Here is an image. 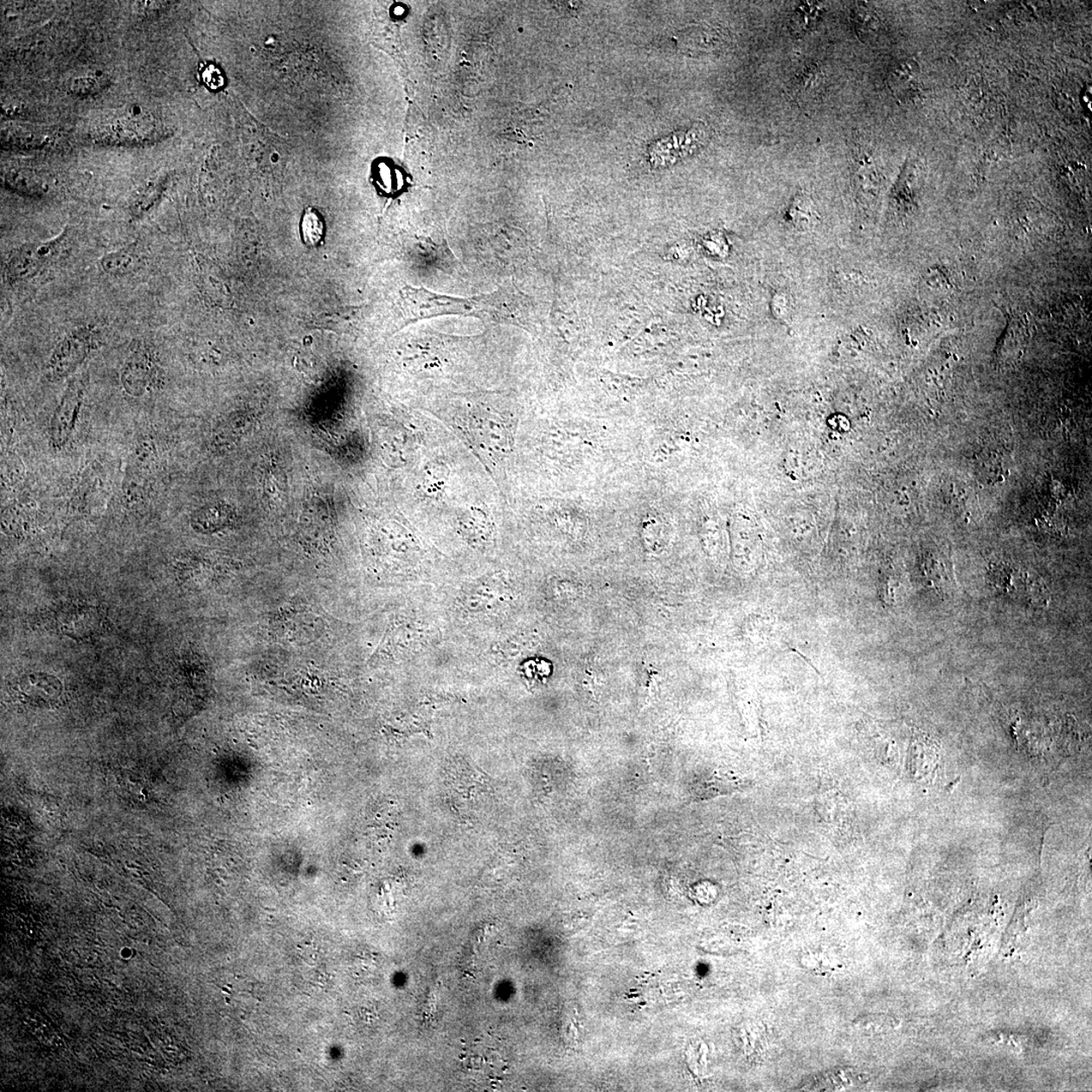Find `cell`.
I'll return each mask as SVG.
<instances>
[{
  "label": "cell",
  "mask_w": 1092,
  "mask_h": 1092,
  "mask_svg": "<svg viewBox=\"0 0 1092 1092\" xmlns=\"http://www.w3.org/2000/svg\"><path fill=\"white\" fill-rule=\"evenodd\" d=\"M477 299V318L484 322L514 325L524 322V296L511 284H504L500 289Z\"/></svg>",
  "instance_id": "cell-8"
},
{
  "label": "cell",
  "mask_w": 1092,
  "mask_h": 1092,
  "mask_svg": "<svg viewBox=\"0 0 1092 1092\" xmlns=\"http://www.w3.org/2000/svg\"><path fill=\"white\" fill-rule=\"evenodd\" d=\"M70 240V229L66 228L59 236L46 242L21 246L11 251L5 264V277L10 284L20 283L35 277L42 270L56 261Z\"/></svg>",
  "instance_id": "cell-2"
},
{
  "label": "cell",
  "mask_w": 1092,
  "mask_h": 1092,
  "mask_svg": "<svg viewBox=\"0 0 1092 1092\" xmlns=\"http://www.w3.org/2000/svg\"><path fill=\"white\" fill-rule=\"evenodd\" d=\"M989 579L995 590L1018 601L1040 603L1045 599V590L1040 580L1011 563L993 565L990 568Z\"/></svg>",
  "instance_id": "cell-7"
},
{
  "label": "cell",
  "mask_w": 1092,
  "mask_h": 1092,
  "mask_svg": "<svg viewBox=\"0 0 1092 1092\" xmlns=\"http://www.w3.org/2000/svg\"><path fill=\"white\" fill-rule=\"evenodd\" d=\"M887 1019L888 1018L867 1017V1018H858L854 1024L856 1027L859 1030H875V1028L876 1030L877 1029L882 1030L887 1027L893 1028V1023H894L893 1019L892 1018L890 1019V1022H887Z\"/></svg>",
  "instance_id": "cell-21"
},
{
  "label": "cell",
  "mask_w": 1092,
  "mask_h": 1092,
  "mask_svg": "<svg viewBox=\"0 0 1092 1092\" xmlns=\"http://www.w3.org/2000/svg\"><path fill=\"white\" fill-rule=\"evenodd\" d=\"M88 377L81 374L74 377L56 408L50 425V442L54 448H62L74 432L87 388Z\"/></svg>",
  "instance_id": "cell-6"
},
{
  "label": "cell",
  "mask_w": 1092,
  "mask_h": 1092,
  "mask_svg": "<svg viewBox=\"0 0 1092 1092\" xmlns=\"http://www.w3.org/2000/svg\"><path fill=\"white\" fill-rule=\"evenodd\" d=\"M823 14V5L819 3H802L791 20V31L794 35H802L818 25Z\"/></svg>",
  "instance_id": "cell-15"
},
{
  "label": "cell",
  "mask_w": 1092,
  "mask_h": 1092,
  "mask_svg": "<svg viewBox=\"0 0 1092 1092\" xmlns=\"http://www.w3.org/2000/svg\"><path fill=\"white\" fill-rule=\"evenodd\" d=\"M97 345V333L93 327L83 326L72 330L59 342L48 360L45 375L48 380L57 382L74 374Z\"/></svg>",
  "instance_id": "cell-3"
},
{
  "label": "cell",
  "mask_w": 1092,
  "mask_h": 1092,
  "mask_svg": "<svg viewBox=\"0 0 1092 1092\" xmlns=\"http://www.w3.org/2000/svg\"><path fill=\"white\" fill-rule=\"evenodd\" d=\"M121 381L125 391L134 397L159 387L161 370L151 348L141 341L133 342L123 367Z\"/></svg>",
  "instance_id": "cell-4"
},
{
  "label": "cell",
  "mask_w": 1092,
  "mask_h": 1092,
  "mask_svg": "<svg viewBox=\"0 0 1092 1092\" xmlns=\"http://www.w3.org/2000/svg\"><path fill=\"white\" fill-rule=\"evenodd\" d=\"M851 13H853L851 14V20H853L858 34L863 35L871 31L873 17L868 10L856 7Z\"/></svg>",
  "instance_id": "cell-20"
},
{
  "label": "cell",
  "mask_w": 1092,
  "mask_h": 1092,
  "mask_svg": "<svg viewBox=\"0 0 1092 1092\" xmlns=\"http://www.w3.org/2000/svg\"><path fill=\"white\" fill-rule=\"evenodd\" d=\"M304 241L311 246L319 243L324 235V225L320 215L314 209H308L302 221Z\"/></svg>",
  "instance_id": "cell-18"
},
{
  "label": "cell",
  "mask_w": 1092,
  "mask_h": 1092,
  "mask_svg": "<svg viewBox=\"0 0 1092 1092\" xmlns=\"http://www.w3.org/2000/svg\"><path fill=\"white\" fill-rule=\"evenodd\" d=\"M61 692V684L55 678L47 675L28 676L17 686L20 699L29 705L38 707L55 703Z\"/></svg>",
  "instance_id": "cell-9"
},
{
  "label": "cell",
  "mask_w": 1092,
  "mask_h": 1092,
  "mask_svg": "<svg viewBox=\"0 0 1092 1092\" xmlns=\"http://www.w3.org/2000/svg\"><path fill=\"white\" fill-rule=\"evenodd\" d=\"M136 8L139 13L144 15L158 13L161 3L159 2H140L136 3Z\"/></svg>",
  "instance_id": "cell-23"
},
{
  "label": "cell",
  "mask_w": 1092,
  "mask_h": 1092,
  "mask_svg": "<svg viewBox=\"0 0 1092 1092\" xmlns=\"http://www.w3.org/2000/svg\"><path fill=\"white\" fill-rule=\"evenodd\" d=\"M472 431L479 443L496 454L506 453L509 450V434L505 425L499 419L493 417L472 418Z\"/></svg>",
  "instance_id": "cell-10"
},
{
  "label": "cell",
  "mask_w": 1092,
  "mask_h": 1092,
  "mask_svg": "<svg viewBox=\"0 0 1092 1092\" xmlns=\"http://www.w3.org/2000/svg\"><path fill=\"white\" fill-rule=\"evenodd\" d=\"M166 183L167 180L165 178L157 177L144 184L130 202L129 209L131 215L134 218H142L143 215L151 211L161 199L162 194H164L166 188Z\"/></svg>",
  "instance_id": "cell-13"
},
{
  "label": "cell",
  "mask_w": 1092,
  "mask_h": 1092,
  "mask_svg": "<svg viewBox=\"0 0 1092 1092\" xmlns=\"http://www.w3.org/2000/svg\"><path fill=\"white\" fill-rule=\"evenodd\" d=\"M110 83V77L104 74L80 75L70 80L68 92L77 97H89L104 92Z\"/></svg>",
  "instance_id": "cell-16"
},
{
  "label": "cell",
  "mask_w": 1092,
  "mask_h": 1092,
  "mask_svg": "<svg viewBox=\"0 0 1092 1092\" xmlns=\"http://www.w3.org/2000/svg\"><path fill=\"white\" fill-rule=\"evenodd\" d=\"M447 472L446 467L434 465L426 467L421 479V489L425 495L440 496L446 490Z\"/></svg>",
  "instance_id": "cell-17"
},
{
  "label": "cell",
  "mask_w": 1092,
  "mask_h": 1092,
  "mask_svg": "<svg viewBox=\"0 0 1092 1092\" xmlns=\"http://www.w3.org/2000/svg\"><path fill=\"white\" fill-rule=\"evenodd\" d=\"M401 309L405 324L431 318L458 315L477 317V298L464 299L432 292L424 287L405 286L401 292Z\"/></svg>",
  "instance_id": "cell-1"
},
{
  "label": "cell",
  "mask_w": 1092,
  "mask_h": 1092,
  "mask_svg": "<svg viewBox=\"0 0 1092 1092\" xmlns=\"http://www.w3.org/2000/svg\"><path fill=\"white\" fill-rule=\"evenodd\" d=\"M141 254L136 245L110 252L100 260V267L112 277H125L134 273L141 264Z\"/></svg>",
  "instance_id": "cell-12"
},
{
  "label": "cell",
  "mask_w": 1092,
  "mask_h": 1092,
  "mask_svg": "<svg viewBox=\"0 0 1092 1092\" xmlns=\"http://www.w3.org/2000/svg\"><path fill=\"white\" fill-rule=\"evenodd\" d=\"M3 177L5 188L22 196L39 197L48 191L44 180L26 168H10Z\"/></svg>",
  "instance_id": "cell-11"
},
{
  "label": "cell",
  "mask_w": 1092,
  "mask_h": 1092,
  "mask_svg": "<svg viewBox=\"0 0 1092 1092\" xmlns=\"http://www.w3.org/2000/svg\"><path fill=\"white\" fill-rule=\"evenodd\" d=\"M202 80L207 84L209 87L217 89L223 84V77L221 71L214 65H208L202 70Z\"/></svg>",
  "instance_id": "cell-22"
},
{
  "label": "cell",
  "mask_w": 1092,
  "mask_h": 1092,
  "mask_svg": "<svg viewBox=\"0 0 1092 1092\" xmlns=\"http://www.w3.org/2000/svg\"><path fill=\"white\" fill-rule=\"evenodd\" d=\"M95 139L109 144H142L159 139V123L142 109H131L127 115L112 119L99 128Z\"/></svg>",
  "instance_id": "cell-5"
},
{
  "label": "cell",
  "mask_w": 1092,
  "mask_h": 1092,
  "mask_svg": "<svg viewBox=\"0 0 1092 1092\" xmlns=\"http://www.w3.org/2000/svg\"><path fill=\"white\" fill-rule=\"evenodd\" d=\"M821 80H823V76H821L820 71L808 68L798 77V87H800L798 88H800V93L807 94L819 89Z\"/></svg>",
  "instance_id": "cell-19"
},
{
  "label": "cell",
  "mask_w": 1092,
  "mask_h": 1092,
  "mask_svg": "<svg viewBox=\"0 0 1092 1092\" xmlns=\"http://www.w3.org/2000/svg\"><path fill=\"white\" fill-rule=\"evenodd\" d=\"M49 141L48 137L25 128L11 127L3 131V144L5 147L21 150L42 148Z\"/></svg>",
  "instance_id": "cell-14"
}]
</instances>
